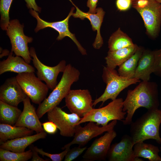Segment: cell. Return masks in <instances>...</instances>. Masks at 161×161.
<instances>
[{
	"mask_svg": "<svg viewBox=\"0 0 161 161\" xmlns=\"http://www.w3.org/2000/svg\"><path fill=\"white\" fill-rule=\"evenodd\" d=\"M159 105L157 86L154 82L142 81L134 89L128 91L123 100V110L127 114L122 121L130 125L135 111L140 107L148 110L157 109Z\"/></svg>",
	"mask_w": 161,
	"mask_h": 161,
	"instance_id": "6da1fadb",
	"label": "cell"
},
{
	"mask_svg": "<svg viewBox=\"0 0 161 161\" xmlns=\"http://www.w3.org/2000/svg\"><path fill=\"white\" fill-rule=\"evenodd\" d=\"M161 124V110L157 109L147 111L135 122L130 127V136L134 144L151 139L161 144L159 129Z\"/></svg>",
	"mask_w": 161,
	"mask_h": 161,
	"instance_id": "7a4b0ae2",
	"label": "cell"
},
{
	"mask_svg": "<svg viewBox=\"0 0 161 161\" xmlns=\"http://www.w3.org/2000/svg\"><path fill=\"white\" fill-rule=\"evenodd\" d=\"M80 74L79 70L71 64L66 65L59 83L48 97L39 104L36 112L39 119L59 104L71 90L72 85L78 80Z\"/></svg>",
	"mask_w": 161,
	"mask_h": 161,
	"instance_id": "3957f363",
	"label": "cell"
},
{
	"mask_svg": "<svg viewBox=\"0 0 161 161\" xmlns=\"http://www.w3.org/2000/svg\"><path fill=\"white\" fill-rule=\"evenodd\" d=\"M102 78L106 84V87L103 93L93 102L94 106L100 102H102V105L109 99L112 100L116 99L125 89L140 81L137 78H130L121 76L115 69H111L106 66L103 67Z\"/></svg>",
	"mask_w": 161,
	"mask_h": 161,
	"instance_id": "277c9868",
	"label": "cell"
},
{
	"mask_svg": "<svg viewBox=\"0 0 161 161\" xmlns=\"http://www.w3.org/2000/svg\"><path fill=\"white\" fill-rule=\"evenodd\" d=\"M132 6L141 16L147 34L152 38L157 37L161 23V3L156 0H135Z\"/></svg>",
	"mask_w": 161,
	"mask_h": 161,
	"instance_id": "5b68a950",
	"label": "cell"
},
{
	"mask_svg": "<svg viewBox=\"0 0 161 161\" xmlns=\"http://www.w3.org/2000/svg\"><path fill=\"white\" fill-rule=\"evenodd\" d=\"M123 100L122 98L112 100L104 107L92 109L81 118L78 124L87 122H93L102 126H106L111 121L123 120L126 112L123 110Z\"/></svg>",
	"mask_w": 161,
	"mask_h": 161,
	"instance_id": "8992f818",
	"label": "cell"
},
{
	"mask_svg": "<svg viewBox=\"0 0 161 161\" xmlns=\"http://www.w3.org/2000/svg\"><path fill=\"white\" fill-rule=\"evenodd\" d=\"M24 25L16 19L10 21L6 30L11 44V51L16 56L21 57L27 63L32 60L28 46V43L32 42L33 38L25 35L24 33Z\"/></svg>",
	"mask_w": 161,
	"mask_h": 161,
	"instance_id": "52a82bcc",
	"label": "cell"
},
{
	"mask_svg": "<svg viewBox=\"0 0 161 161\" xmlns=\"http://www.w3.org/2000/svg\"><path fill=\"white\" fill-rule=\"evenodd\" d=\"M22 89L34 103L39 104L46 97L49 89L34 72H24L16 76Z\"/></svg>",
	"mask_w": 161,
	"mask_h": 161,
	"instance_id": "ba28073f",
	"label": "cell"
},
{
	"mask_svg": "<svg viewBox=\"0 0 161 161\" xmlns=\"http://www.w3.org/2000/svg\"><path fill=\"white\" fill-rule=\"evenodd\" d=\"M74 9L75 7H72L67 16L64 20L54 22H48L42 20L39 17L38 13L32 9H30L29 13L37 21V25L35 29V32H37L41 29L45 28H52L59 33V35L57 38L58 40H61L66 36L69 37L76 45L81 54L85 55L87 54L86 49L77 40L75 34L72 33L69 29V19L72 16Z\"/></svg>",
	"mask_w": 161,
	"mask_h": 161,
	"instance_id": "9c48e42d",
	"label": "cell"
},
{
	"mask_svg": "<svg viewBox=\"0 0 161 161\" xmlns=\"http://www.w3.org/2000/svg\"><path fill=\"white\" fill-rule=\"evenodd\" d=\"M47 113L49 121L55 124L61 135L67 137L74 136L82 117L75 113H67L58 106Z\"/></svg>",
	"mask_w": 161,
	"mask_h": 161,
	"instance_id": "30bf717a",
	"label": "cell"
},
{
	"mask_svg": "<svg viewBox=\"0 0 161 161\" xmlns=\"http://www.w3.org/2000/svg\"><path fill=\"white\" fill-rule=\"evenodd\" d=\"M117 123V120H112L107 125L100 127L99 125L93 122L89 123L84 127L78 124L76 129L74 138L70 143L65 145L62 148L65 149L70 148L72 145L77 144L80 147L86 145L93 138L101 135L105 132L114 129Z\"/></svg>",
	"mask_w": 161,
	"mask_h": 161,
	"instance_id": "8fae6325",
	"label": "cell"
},
{
	"mask_svg": "<svg viewBox=\"0 0 161 161\" xmlns=\"http://www.w3.org/2000/svg\"><path fill=\"white\" fill-rule=\"evenodd\" d=\"M30 55L34 67L36 69L37 77L46 83L49 88L53 90L58 84L57 77L61 72H63L66 66L64 60L61 61L56 66H50L42 63L38 58L35 49L31 47L29 49Z\"/></svg>",
	"mask_w": 161,
	"mask_h": 161,
	"instance_id": "7c38bea8",
	"label": "cell"
},
{
	"mask_svg": "<svg viewBox=\"0 0 161 161\" xmlns=\"http://www.w3.org/2000/svg\"><path fill=\"white\" fill-rule=\"evenodd\" d=\"M65 98L66 106L71 113L82 117L93 108V100L87 89L71 90Z\"/></svg>",
	"mask_w": 161,
	"mask_h": 161,
	"instance_id": "4fadbf2b",
	"label": "cell"
},
{
	"mask_svg": "<svg viewBox=\"0 0 161 161\" xmlns=\"http://www.w3.org/2000/svg\"><path fill=\"white\" fill-rule=\"evenodd\" d=\"M116 136L117 133L113 129L95 139L83 154V159L86 161L105 160L111 143Z\"/></svg>",
	"mask_w": 161,
	"mask_h": 161,
	"instance_id": "5bb4252c",
	"label": "cell"
},
{
	"mask_svg": "<svg viewBox=\"0 0 161 161\" xmlns=\"http://www.w3.org/2000/svg\"><path fill=\"white\" fill-rule=\"evenodd\" d=\"M134 144L130 136L123 135L120 142L110 147L107 157L109 161H143L139 158H135L134 154Z\"/></svg>",
	"mask_w": 161,
	"mask_h": 161,
	"instance_id": "9a60e30c",
	"label": "cell"
},
{
	"mask_svg": "<svg viewBox=\"0 0 161 161\" xmlns=\"http://www.w3.org/2000/svg\"><path fill=\"white\" fill-rule=\"evenodd\" d=\"M27 96L18 83L16 77L6 79L0 87V100L17 107Z\"/></svg>",
	"mask_w": 161,
	"mask_h": 161,
	"instance_id": "2e32d148",
	"label": "cell"
},
{
	"mask_svg": "<svg viewBox=\"0 0 161 161\" xmlns=\"http://www.w3.org/2000/svg\"><path fill=\"white\" fill-rule=\"evenodd\" d=\"M30 100L27 96L23 101V110L14 126L26 127L37 133L44 131V130L37 115L35 108L31 103Z\"/></svg>",
	"mask_w": 161,
	"mask_h": 161,
	"instance_id": "e0dca14e",
	"label": "cell"
},
{
	"mask_svg": "<svg viewBox=\"0 0 161 161\" xmlns=\"http://www.w3.org/2000/svg\"><path fill=\"white\" fill-rule=\"evenodd\" d=\"M75 7L76 11L73 13L72 16L75 18H79L81 20L86 18L90 21L92 30L97 31V35L95 41L93 44V47L97 49H100L102 46L103 41L100 33V28L105 12L102 8H97L95 13H91L89 12L86 13L81 10L72 2L71 0H69Z\"/></svg>",
	"mask_w": 161,
	"mask_h": 161,
	"instance_id": "ac0fdd59",
	"label": "cell"
},
{
	"mask_svg": "<svg viewBox=\"0 0 161 161\" xmlns=\"http://www.w3.org/2000/svg\"><path fill=\"white\" fill-rule=\"evenodd\" d=\"M155 58V51L144 49L139 60L134 78L142 81H149L151 74L153 73Z\"/></svg>",
	"mask_w": 161,
	"mask_h": 161,
	"instance_id": "d6986e66",
	"label": "cell"
},
{
	"mask_svg": "<svg viewBox=\"0 0 161 161\" xmlns=\"http://www.w3.org/2000/svg\"><path fill=\"white\" fill-rule=\"evenodd\" d=\"M34 68L27 63L24 59L20 57L13 56L11 52L7 58L0 62V75L8 72L18 74L24 72H35Z\"/></svg>",
	"mask_w": 161,
	"mask_h": 161,
	"instance_id": "ffe728a7",
	"label": "cell"
},
{
	"mask_svg": "<svg viewBox=\"0 0 161 161\" xmlns=\"http://www.w3.org/2000/svg\"><path fill=\"white\" fill-rule=\"evenodd\" d=\"M47 136L45 131L36 134L8 140L0 143V148L16 152L25 151L26 148L37 140L45 138Z\"/></svg>",
	"mask_w": 161,
	"mask_h": 161,
	"instance_id": "44dd1931",
	"label": "cell"
},
{
	"mask_svg": "<svg viewBox=\"0 0 161 161\" xmlns=\"http://www.w3.org/2000/svg\"><path fill=\"white\" fill-rule=\"evenodd\" d=\"M138 46L135 44L133 45L108 52L105 58L106 66L115 69L133 55L138 49Z\"/></svg>",
	"mask_w": 161,
	"mask_h": 161,
	"instance_id": "7402d4cb",
	"label": "cell"
},
{
	"mask_svg": "<svg viewBox=\"0 0 161 161\" xmlns=\"http://www.w3.org/2000/svg\"><path fill=\"white\" fill-rule=\"evenodd\" d=\"M33 131L27 128L0 124V143L8 140L32 135Z\"/></svg>",
	"mask_w": 161,
	"mask_h": 161,
	"instance_id": "603a6c76",
	"label": "cell"
},
{
	"mask_svg": "<svg viewBox=\"0 0 161 161\" xmlns=\"http://www.w3.org/2000/svg\"><path fill=\"white\" fill-rule=\"evenodd\" d=\"M134 154L135 158L143 157L149 161H161L159 155L160 150L157 146L145 143L143 142L137 143L133 146Z\"/></svg>",
	"mask_w": 161,
	"mask_h": 161,
	"instance_id": "cb8c5ba5",
	"label": "cell"
},
{
	"mask_svg": "<svg viewBox=\"0 0 161 161\" xmlns=\"http://www.w3.org/2000/svg\"><path fill=\"white\" fill-rule=\"evenodd\" d=\"M144 49L142 47L138 46L134 54L118 66V72L120 75L130 78H134L139 60Z\"/></svg>",
	"mask_w": 161,
	"mask_h": 161,
	"instance_id": "d4e9b609",
	"label": "cell"
},
{
	"mask_svg": "<svg viewBox=\"0 0 161 161\" xmlns=\"http://www.w3.org/2000/svg\"><path fill=\"white\" fill-rule=\"evenodd\" d=\"M21 112L17 107L0 100V123L14 126L17 122Z\"/></svg>",
	"mask_w": 161,
	"mask_h": 161,
	"instance_id": "484cf974",
	"label": "cell"
},
{
	"mask_svg": "<svg viewBox=\"0 0 161 161\" xmlns=\"http://www.w3.org/2000/svg\"><path fill=\"white\" fill-rule=\"evenodd\" d=\"M134 44L131 39L120 28L110 36L108 41L109 51H113Z\"/></svg>",
	"mask_w": 161,
	"mask_h": 161,
	"instance_id": "4316f807",
	"label": "cell"
},
{
	"mask_svg": "<svg viewBox=\"0 0 161 161\" xmlns=\"http://www.w3.org/2000/svg\"><path fill=\"white\" fill-rule=\"evenodd\" d=\"M31 149L22 152H16L0 148V161H27L32 158Z\"/></svg>",
	"mask_w": 161,
	"mask_h": 161,
	"instance_id": "83f0119b",
	"label": "cell"
},
{
	"mask_svg": "<svg viewBox=\"0 0 161 161\" xmlns=\"http://www.w3.org/2000/svg\"><path fill=\"white\" fill-rule=\"evenodd\" d=\"M13 0H0V27L4 30H7L10 22L9 12Z\"/></svg>",
	"mask_w": 161,
	"mask_h": 161,
	"instance_id": "f1b7e54d",
	"label": "cell"
},
{
	"mask_svg": "<svg viewBox=\"0 0 161 161\" xmlns=\"http://www.w3.org/2000/svg\"><path fill=\"white\" fill-rule=\"evenodd\" d=\"M33 148L38 153L42 156H47L50 158L53 161H61L64 158L66 154L70 149V148H67L58 154H51L44 151L42 148H38L36 146H34L32 145Z\"/></svg>",
	"mask_w": 161,
	"mask_h": 161,
	"instance_id": "f546056e",
	"label": "cell"
},
{
	"mask_svg": "<svg viewBox=\"0 0 161 161\" xmlns=\"http://www.w3.org/2000/svg\"><path fill=\"white\" fill-rule=\"evenodd\" d=\"M86 149V147L81 148L79 145L78 147L70 149L66 154L64 161H71L75 160Z\"/></svg>",
	"mask_w": 161,
	"mask_h": 161,
	"instance_id": "4dcf8cb0",
	"label": "cell"
},
{
	"mask_svg": "<svg viewBox=\"0 0 161 161\" xmlns=\"http://www.w3.org/2000/svg\"><path fill=\"white\" fill-rule=\"evenodd\" d=\"M155 52V58L153 73L161 77V49Z\"/></svg>",
	"mask_w": 161,
	"mask_h": 161,
	"instance_id": "1f68e13d",
	"label": "cell"
},
{
	"mask_svg": "<svg viewBox=\"0 0 161 161\" xmlns=\"http://www.w3.org/2000/svg\"><path fill=\"white\" fill-rule=\"evenodd\" d=\"M132 0H116V5L118 10L124 11L128 10L132 6Z\"/></svg>",
	"mask_w": 161,
	"mask_h": 161,
	"instance_id": "d6a6232c",
	"label": "cell"
},
{
	"mask_svg": "<svg viewBox=\"0 0 161 161\" xmlns=\"http://www.w3.org/2000/svg\"><path fill=\"white\" fill-rule=\"evenodd\" d=\"M44 131L49 134H54L57 131L58 128L53 122L49 121L42 124Z\"/></svg>",
	"mask_w": 161,
	"mask_h": 161,
	"instance_id": "836d02e7",
	"label": "cell"
},
{
	"mask_svg": "<svg viewBox=\"0 0 161 161\" xmlns=\"http://www.w3.org/2000/svg\"><path fill=\"white\" fill-rule=\"evenodd\" d=\"M26 3V6L28 9H32L40 13L41 11V8L37 4L35 0H24Z\"/></svg>",
	"mask_w": 161,
	"mask_h": 161,
	"instance_id": "e575fe53",
	"label": "cell"
},
{
	"mask_svg": "<svg viewBox=\"0 0 161 161\" xmlns=\"http://www.w3.org/2000/svg\"><path fill=\"white\" fill-rule=\"evenodd\" d=\"M98 0H88L87 6L89 8V12L95 13L96 12V7Z\"/></svg>",
	"mask_w": 161,
	"mask_h": 161,
	"instance_id": "d590c367",
	"label": "cell"
},
{
	"mask_svg": "<svg viewBox=\"0 0 161 161\" xmlns=\"http://www.w3.org/2000/svg\"><path fill=\"white\" fill-rule=\"evenodd\" d=\"M30 149L32 151V155L31 161H47L49 160H44L41 158L38 155V153L33 148L32 145L30 147Z\"/></svg>",
	"mask_w": 161,
	"mask_h": 161,
	"instance_id": "8d00e7d4",
	"label": "cell"
},
{
	"mask_svg": "<svg viewBox=\"0 0 161 161\" xmlns=\"http://www.w3.org/2000/svg\"><path fill=\"white\" fill-rule=\"evenodd\" d=\"M10 53L9 51L7 49L4 50L2 53L0 55V58L5 55H8Z\"/></svg>",
	"mask_w": 161,
	"mask_h": 161,
	"instance_id": "74e56055",
	"label": "cell"
},
{
	"mask_svg": "<svg viewBox=\"0 0 161 161\" xmlns=\"http://www.w3.org/2000/svg\"><path fill=\"white\" fill-rule=\"evenodd\" d=\"M158 2L161 3V0H156Z\"/></svg>",
	"mask_w": 161,
	"mask_h": 161,
	"instance_id": "f35d334b",
	"label": "cell"
},
{
	"mask_svg": "<svg viewBox=\"0 0 161 161\" xmlns=\"http://www.w3.org/2000/svg\"><path fill=\"white\" fill-rule=\"evenodd\" d=\"M160 151L161 152V147H160Z\"/></svg>",
	"mask_w": 161,
	"mask_h": 161,
	"instance_id": "ab89813d",
	"label": "cell"
},
{
	"mask_svg": "<svg viewBox=\"0 0 161 161\" xmlns=\"http://www.w3.org/2000/svg\"><path fill=\"white\" fill-rule=\"evenodd\" d=\"M134 0H132V1H134Z\"/></svg>",
	"mask_w": 161,
	"mask_h": 161,
	"instance_id": "60d3db41",
	"label": "cell"
},
{
	"mask_svg": "<svg viewBox=\"0 0 161 161\" xmlns=\"http://www.w3.org/2000/svg\"></svg>",
	"mask_w": 161,
	"mask_h": 161,
	"instance_id": "b9f144b4",
	"label": "cell"
}]
</instances>
